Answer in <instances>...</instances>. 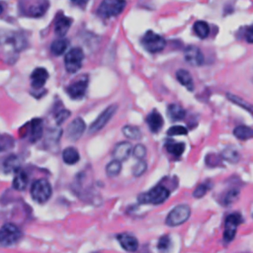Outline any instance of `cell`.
<instances>
[{"mask_svg": "<svg viewBox=\"0 0 253 253\" xmlns=\"http://www.w3.org/2000/svg\"><path fill=\"white\" fill-rule=\"evenodd\" d=\"M86 125L81 118L74 119L66 128V136L69 140L75 141L81 137L85 131Z\"/></svg>", "mask_w": 253, "mask_h": 253, "instance_id": "13", "label": "cell"}, {"mask_svg": "<svg viewBox=\"0 0 253 253\" xmlns=\"http://www.w3.org/2000/svg\"><path fill=\"white\" fill-rule=\"evenodd\" d=\"M87 86H88V77L83 76L79 80L70 84L67 87L66 91L70 98H72L74 100H78V99H81L84 97L86 90H87Z\"/></svg>", "mask_w": 253, "mask_h": 253, "instance_id": "12", "label": "cell"}, {"mask_svg": "<svg viewBox=\"0 0 253 253\" xmlns=\"http://www.w3.org/2000/svg\"><path fill=\"white\" fill-rule=\"evenodd\" d=\"M165 147H166V150L172 154L173 156L175 157H179L183 154L184 150H185V143L183 142H176V141H168L166 144H165Z\"/></svg>", "mask_w": 253, "mask_h": 253, "instance_id": "26", "label": "cell"}, {"mask_svg": "<svg viewBox=\"0 0 253 253\" xmlns=\"http://www.w3.org/2000/svg\"><path fill=\"white\" fill-rule=\"evenodd\" d=\"M146 154V148L143 144L138 143L132 149V155L137 159H142Z\"/></svg>", "mask_w": 253, "mask_h": 253, "instance_id": "38", "label": "cell"}, {"mask_svg": "<svg viewBox=\"0 0 253 253\" xmlns=\"http://www.w3.org/2000/svg\"><path fill=\"white\" fill-rule=\"evenodd\" d=\"M239 195V192L237 190H231L230 192H228L226 195H225V198H224V204L225 205H229V204H232L233 202H235V200L237 199Z\"/></svg>", "mask_w": 253, "mask_h": 253, "instance_id": "40", "label": "cell"}, {"mask_svg": "<svg viewBox=\"0 0 253 253\" xmlns=\"http://www.w3.org/2000/svg\"><path fill=\"white\" fill-rule=\"evenodd\" d=\"M157 247L159 250H168L170 247V238L167 235L162 236L157 244Z\"/></svg>", "mask_w": 253, "mask_h": 253, "instance_id": "41", "label": "cell"}, {"mask_svg": "<svg viewBox=\"0 0 253 253\" xmlns=\"http://www.w3.org/2000/svg\"><path fill=\"white\" fill-rule=\"evenodd\" d=\"M118 109L117 105H111L107 109H105L102 114L92 123V125L89 127V132L90 133H95L101 130L112 119V117L115 115L116 111Z\"/></svg>", "mask_w": 253, "mask_h": 253, "instance_id": "11", "label": "cell"}, {"mask_svg": "<svg viewBox=\"0 0 253 253\" xmlns=\"http://www.w3.org/2000/svg\"><path fill=\"white\" fill-rule=\"evenodd\" d=\"M4 8H5V5H4V3H3V2H0V15L3 13V11H4Z\"/></svg>", "mask_w": 253, "mask_h": 253, "instance_id": "45", "label": "cell"}, {"mask_svg": "<svg viewBox=\"0 0 253 253\" xmlns=\"http://www.w3.org/2000/svg\"><path fill=\"white\" fill-rule=\"evenodd\" d=\"M48 78V72L43 67L36 68L31 75V84L34 88H42Z\"/></svg>", "mask_w": 253, "mask_h": 253, "instance_id": "16", "label": "cell"}, {"mask_svg": "<svg viewBox=\"0 0 253 253\" xmlns=\"http://www.w3.org/2000/svg\"><path fill=\"white\" fill-rule=\"evenodd\" d=\"M29 182V177L24 170L18 169L13 179V188L18 191H23Z\"/></svg>", "mask_w": 253, "mask_h": 253, "instance_id": "21", "label": "cell"}, {"mask_svg": "<svg viewBox=\"0 0 253 253\" xmlns=\"http://www.w3.org/2000/svg\"><path fill=\"white\" fill-rule=\"evenodd\" d=\"M117 239H118L120 245L126 251L134 252L138 248V241L133 235H130L127 233H122L117 236Z\"/></svg>", "mask_w": 253, "mask_h": 253, "instance_id": "15", "label": "cell"}, {"mask_svg": "<svg viewBox=\"0 0 253 253\" xmlns=\"http://www.w3.org/2000/svg\"><path fill=\"white\" fill-rule=\"evenodd\" d=\"M123 133L126 137H127L129 139H133V140L139 139L141 137V131L135 126H129V125L125 126L123 127Z\"/></svg>", "mask_w": 253, "mask_h": 253, "instance_id": "30", "label": "cell"}, {"mask_svg": "<svg viewBox=\"0 0 253 253\" xmlns=\"http://www.w3.org/2000/svg\"><path fill=\"white\" fill-rule=\"evenodd\" d=\"M126 0H103L97 9V14L103 19L120 15L126 8Z\"/></svg>", "mask_w": 253, "mask_h": 253, "instance_id": "3", "label": "cell"}, {"mask_svg": "<svg viewBox=\"0 0 253 253\" xmlns=\"http://www.w3.org/2000/svg\"><path fill=\"white\" fill-rule=\"evenodd\" d=\"M27 40L20 32L0 30V60L6 64L15 63L26 47Z\"/></svg>", "mask_w": 253, "mask_h": 253, "instance_id": "1", "label": "cell"}, {"mask_svg": "<svg viewBox=\"0 0 253 253\" xmlns=\"http://www.w3.org/2000/svg\"><path fill=\"white\" fill-rule=\"evenodd\" d=\"M222 157H219L218 155L214 154V153H211L207 155L206 158V163L211 166V167H216L217 165H220Z\"/></svg>", "mask_w": 253, "mask_h": 253, "instance_id": "37", "label": "cell"}, {"mask_svg": "<svg viewBox=\"0 0 253 253\" xmlns=\"http://www.w3.org/2000/svg\"><path fill=\"white\" fill-rule=\"evenodd\" d=\"M52 193L51 186L48 181L44 179L37 180L31 187V196L34 201L40 204H43L50 198Z\"/></svg>", "mask_w": 253, "mask_h": 253, "instance_id": "5", "label": "cell"}, {"mask_svg": "<svg viewBox=\"0 0 253 253\" xmlns=\"http://www.w3.org/2000/svg\"><path fill=\"white\" fill-rule=\"evenodd\" d=\"M245 40L250 42L253 43V26L249 27L246 32H245Z\"/></svg>", "mask_w": 253, "mask_h": 253, "instance_id": "43", "label": "cell"}, {"mask_svg": "<svg viewBox=\"0 0 253 253\" xmlns=\"http://www.w3.org/2000/svg\"><path fill=\"white\" fill-rule=\"evenodd\" d=\"M121 170H122L121 161H119L117 159H114L113 161L108 163L106 166V173L109 177H115V176L119 175Z\"/></svg>", "mask_w": 253, "mask_h": 253, "instance_id": "32", "label": "cell"}, {"mask_svg": "<svg viewBox=\"0 0 253 253\" xmlns=\"http://www.w3.org/2000/svg\"><path fill=\"white\" fill-rule=\"evenodd\" d=\"M19 165H20L19 158L16 155H10L4 161L3 168L5 172H12V171H17L19 169Z\"/></svg>", "mask_w": 253, "mask_h": 253, "instance_id": "31", "label": "cell"}, {"mask_svg": "<svg viewBox=\"0 0 253 253\" xmlns=\"http://www.w3.org/2000/svg\"><path fill=\"white\" fill-rule=\"evenodd\" d=\"M169 195H170V192L166 187L162 185H157L147 193L140 194L137 197V200L140 204L160 205L168 199Z\"/></svg>", "mask_w": 253, "mask_h": 253, "instance_id": "2", "label": "cell"}, {"mask_svg": "<svg viewBox=\"0 0 253 253\" xmlns=\"http://www.w3.org/2000/svg\"><path fill=\"white\" fill-rule=\"evenodd\" d=\"M14 144L13 138L7 134H0V151H5Z\"/></svg>", "mask_w": 253, "mask_h": 253, "instance_id": "35", "label": "cell"}, {"mask_svg": "<svg viewBox=\"0 0 253 253\" xmlns=\"http://www.w3.org/2000/svg\"><path fill=\"white\" fill-rule=\"evenodd\" d=\"M42 133V122L40 119L33 120L31 123V141H37Z\"/></svg>", "mask_w": 253, "mask_h": 253, "instance_id": "28", "label": "cell"}, {"mask_svg": "<svg viewBox=\"0 0 253 253\" xmlns=\"http://www.w3.org/2000/svg\"><path fill=\"white\" fill-rule=\"evenodd\" d=\"M167 115L173 121H181L186 115V111L178 104H171L167 108Z\"/></svg>", "mask_w": 253, "mask_h": 253, "instance_id": "22", "label": "cell"}, {"mask_svg": "<svg viewBox=\"0 0 253 253\" xmlns=\"http://www.w3.org/2000/svg\"><path fill=\"white\" fill-rule=\"evenodd\" d=\"M69 115H70V113L68 111H66V110H63L60 113H58L57 116H56L57 124H61L62 122H64L69 117Z\"/></svg>", "mask_w": 253, "mask_h": 253, "instance_id": "42", "label": "cell"}, {"mask_svg": "<svg viewBox=\"0 0 253 253\" xmlns=\"http://www.w3.org/2000/svg\"><path fill=\"white\" fill-rule=\"evenodd\" d=\"M233 134L240 140H247L253 137V128L246 126H238L233 129Z\"/></svg>", "mask_w": 253, "mask_h": 253, "instance_id": "25", "label": "cell"}, {"mask_svg": "<svg viewBox=\"0 0 253 253\" xmlns=\"http://www.w3.org/2000/svg\"><path fill=\"white\" fill-rule=\"evenodd\" d=\"M131 152V144L127 141H122L116 144L113 149V156L119 161H125L128 158Z\"/></svg>", "mask_w": 253, "mask_h": 253, "instance_id": "17", "label": "cell"}, {"mask_svg": "<svg viewBox=\"0 0 253 253\" xmlns=\"http://www.w3.org/2000/svg\"><path fill=\"white\" fill-rule=\"evenodd\" d=\"M227 98H228L231 102H233L234 104H236V105L240 106L241 108L247 110V111L253 116V105L248 104L247 102L243 101V100L240 99L239 97H237V96H235V95H232V94H227Z\"/></svg>", "mask_w": 253, "mask_h": 253, "instance_id": "33", "label": "cell"}, {"mask_svg": "<svg viewBox=\"0 0 253 253\" xmlns=\"http://www.w3.org/2000/svg\"><path fill=\"white\" fill-rule=\"evenodd\" d=\"M252 81H253V80H252Z\"/></svg>", "mask_w": 253, "mask_h": 253, "instance_id": "47", "label": "cell"}, {"mask_svg": "<svg viewBox=\"0 0 253 253\" xmlns=\"http://www.w3.org/2000/svg\"><path fill=\"white\" fill-rule=\"evenodd\" d=\"M176 77L177 80L184 86L186 87L189 91H193L194 90V81L192 78L191 73L186 70V69H179L176 72Z\"/></svg>", "mask_w": 253, "mask_h": 253, "instance_id": "20", "label": "cell"}, {"mask_svg": "<svg viewBox=\"0 0 253 253\" xmlns=\"http://www.w3.org/2000/svg\"><path fill=\"white\" fill-rule=\"evenodd\" d=\"M243 221V217L239 212H234L226 216L224 222V231H223V240L228 243L233 240L236 234V230L239 224Z\"/></svg>", "mask_w": 253, "mask_h": 253, "instance_id": "9", "label": "cell"}, {"mask_svg": "<svg viewBox=\"0 0 253 253\" xmlns=\"http://www.w3.org/2000/svg\"><path fill=\"white\" fill-rule=\"evenodd\" d=\"M84 59V52L80 47L71 48L64 57L65 69L69 73L77 72L81 66Z\"/></svg>", "mask_w": 253, "mask_h": 253, "instance_id": "8", "label": "cell"}, {"mask_svg": "<svg viewBox=\"0 0 253 253\" xmlns=\"http://www.w3.org/2000/svg\"><path fill=\"white\" fill-rule=\"evenodd\" d=\"M74 4H76V5H78V6H85L86 4H87V2L89 1V0H71Z\"/></svg>", "mask_w": 253, "mask_h": 253, "instance_id": "44", "label": "cell"}, {"mask_svg": "<svg viewBox=\"0 0 253 253\" xmlns=\"http://www.w3.org/2000/svg\"><path fill=\"white\" fill-rule=\"evenodd\" d=\"M141 43L147 51L151 53H156L164 49L166 45V41L162 36L152 31H147L141 39Z\"/></svg>", "mask_w": 253, "mask_h": 253, "instance_id": "7", "label": "cell"}, {"mask_svg": "<svg viewBox=\"0 0 253 253\" xmlns=\"http://www.w3.org/2000/svg\"><path fill=\"white\" fill-rule=\"evenodd\" d=\"M145 122L148 125L149 129L154 133L158 132L164 124L162 116L156 110H153L151 113L147 115Z\"/></svg>", "mask_w": 253, "mask_h": 253, "instance_id": "18", "label": "cell"}, {"mask_svg": "<svg viewBox=\"0 0 253 253\" xmlns=\"http://www.w3.org/2000/svg\"><path fill=\"white\" fill-rule=\"evenodd\" d=\"M72 24V19L64 15H60L56 18L54 23V32L58 37H64L68 32Z\"/></svg>", "mask_w": 253, "mask_h": 253, "instance_id": "19", "label": "cell"}, {"mask_svg": "<svg viewBox=\"0 0 253 253\" xmlns=\"http://www.w3.org/2000/svg\"><path fill=\"white\" fill-rule=\"evenodd\" d=\"M147 165L146 162H144L142 159H139L138 162H136L132 167V174L134 177L141 176L146 171Z\"/></svg>", "mask_w": 253, "mask_h": 253, "instance_id": "34", "label": "cell"}, {"mask_svg": "<svg viewBox=\"0 0 253 253\" xmlns=\"http://www.w3.org/2000/svg\"><path fill=\"white\" fill-rule=\"evenodd\" d=\"M62 159L66 164L73 165L80 159L79 152L74 147H66L62 152Z\"/></svg>", "mask_w": 253, "mask_h": 253, "instance_id": "23", "label": "cell"}, {"mask_svg": "<svg viewBox=\"0 0 253 253\" xmlns=\"http://www.w3.org/2000/svg\"><path fill=\"white\" fill-rule=\"evenodd\" d=\"M193 30L200 39H206L210 35V26L205 21H197L193 26Z\"/></svg>", "mask_w": 253, "mask_h": 253, "instance_id": "27", "label": "cell"}, {"mask_svg": "<svg viewBox=\"0 0 253 253\" xmlns=\"http://www.w3.org/2000/svg\"><path fill=\"white\" fill-rule=\"evenodd\" d=\"M20 7L25 16L39 18L46 12L49 7V2L47 0H23Z\"/></svg>", "mask_w": 253, "mask_h": 253, "instance_id": "4", "label": "cell"}, {"mask_svg": "<svg viewBox=\"0 0 253 253\" xmlns=\"http://www.w3.org/2000/svg\"><path fill=\"white\" fill-rule=\"evenodd\" d=\"M191 215V209L188 205L176 206L168 213L165 223L168 226H178L186 222Z\"/></svg>", "mask_w": 253, "mask_h": 253, "instance_id": "6", "label": "cell"}, {"mask_svg": "<svg viewBox=\"0 0 253 253\" xmlns=\"http://www.w3.org/2000/svg\"><path fill=\"white\" fill-rule=\"evenodd\" d=\"M21 237L20 229L13 223H6L0 228V245L11 246Z\"/></svg>", "mask_w": 253, "mask_h": 253, "instance_id": "10", "label": "cell"}, {"mask_svg": "<svg viewBox=\"0 0 253 253\" xmlns=\"http://www.w3.org/2000/svg\"><path fill=\"white\" fill-rule=\"evenodd\" d=\"M221 157L229 163H237L239 161V153L232 146H227L224 148L221 153Z\"/></svg>", "mask_w": 253, "mask_h": 253, "instance_id": "29", "label": "cell"}, {"mask_svg": "<svg viewBox=\"0 0 253 253\" xmlns=\"http://www.w3.org/2000/svg\"><path fill=\"white\" fill-rule=\"evenodd\" d=\"M68 44H69L68 40H66L64 38L56 40V41L52 42V43L50 45V51L52 54H54L56 56L61 55L68 47Z\"/></svg>", "mask_w": 253, "mask_h": 253, "instance_id": "24", "label": "cell"}, {"mask_svg": "<svg viewBox=\"0 0 253 253\" xmlns=\"http://www.w3.org/2000/svg\"><path fill=\"white\" fill-rule=\"evenodd\" d=\"M252 216H253V215H252Z\"/></svg>", "mask_w": 253, "mask_h": 253, "instance_id": "46", "label": "cell"}, {"mask_svg": "<svg viewBox=\"0 0 253 253\" xmlns=\"http://www.w3.org/2000/svg\"><path fill=\"white\" fill-rule=\"evenodd\" d=\"M188 133V129L183 126H173L167 130L168 135H186Z\"/></svg>", "mask_w": 253, "mask_h": 253, "instance_id": "36", "label": "cell"}, {"mask_svg": "<svg viewBox=\"0 0 253 253\" xmlns=\"http://www.w3.org/2000/svg\"><path fill=\"white\" fill-rule=\"evenodd\" d=\"M184 57L185 60L193 66H200L204 63V54L201 49L195 45H189L186 47Z\"/></svg>", "mask_w": 253, "mask_h": 253, "instance_id": "14", "label": "cell"}, {"mask_svg": "<svg viewBox=\"0 0 253 253\" xmlns=\"http://www.w3.org/2000/svg\"><path fill=\"white\" fill-rule=\"evenodd\" d=\"M208 190H209V186H207L206 184H201V185L197 186V188L195 189V191L193 193V196L195 198H198V199L202 198V197H204L206 195Z\"/></svg>", "mask_w": 253, "mask_h": 253, "instance_id": "39", "label": "cell"}]
</instances>
